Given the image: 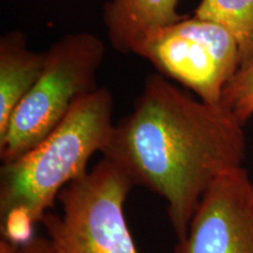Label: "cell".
I'll return each instance as SVG.
<instances>
[{
    "label": "cell",
    "instance_id": "obj_1",
    "mask_svg": "<svg viewBox=\"0 0 253 253\" xmlns=\"http://www.w3.org/2000/svg\"><path fill=\"white\" fill-rule=\"evenodd\" d=\"M244 125L223 103L196 100L166 77L147 78L131 113L114 126L103 157L134 185L166 199L177 238L218 177L243 167Z\"/></svg>",
    "mask_w": 253,
    "mask_h": 253
},
{
    "label": "cell",
    "instance_id": "obj_2",
    "mask_svg": "<svg viewBox=\"0 0 253 253\" xmlns=\"http://www.w3.org/2000/svg\"><path fill=\"white\" fill-rule=\"evenodd\" d=\"M113 95L99 87L73 104L66 118L43 141L0 172V216L12 209L27 210L41 223L60 191L86 173L96 151L112 137Z\"/></svg>",
    "mask_w": 253,
    "mask_h": 253
},
{
    "label": "cell",
    "instance_id": "obj_3",
    "mask_svg": "<svg viewBox=\"0 0 253 253\" xmlns=\"http://www.w3.org/2000/svg\"><path fill=\"white\" fill-rule=\"evenodd\" d=\"M104 53L103 41L88 32L67 34L46 50L40 78L0 135L2 163L33 149L61 123L73 104L99 88L96 73Z\"/></svg>",
    "mask_w": 253,
    "mask_h": 253
},
{
    "label": "cell",
    "instance_id": "obj_4",
    "mask_svg": "<svg viewBox=\"0 0 253 253\" xmlns=\"http://www.w3.org/2000/svg\"><path fill=\"white\" fill-rule=\"evenodd\" d=\"M132 186L107 157L66 185L58 196L61 212L41 220L55 252L138 253L123 210Z\"/></svg>",
    "mask_w": 253,
    "mask_h": 253
},
{
    "label": "cell",
    "instance_id": "obj_5",
    "mask_svg": "<svg viewBox=\"0 0 253 253\" xmlns=\"http://www.w3.org/2000/svg\"><path fill=\"white\" fill-rule=\"evenodd\" d=\"M132 53L214 106L221 103L226 84L240 68L235 37L225 27L195 15L148 33Z\"/></svg>",
    "mask_w": 253,
    "mask_h": 253
},
{
    "label": "cell",
    "instance_id": "obj_6",
    "mask_svg": "<svg viewBox=\"0 0 253 253\" xmlns=\"http://www.w3.org/2000/svg\"><path fill=\"white\" fill-rule=\"evenodd\" d=\"M175 253H253V181L244 167L211 184Z\"/></svg>",
    "mask_w": 253,
    "mask_h": 253
},
{
    "label": "cell",
    "instance_id": "obj_7",
    "mask_svg": "<svg viewBox=\"0 0 253 253\" xmlns=\"http://www.w3.org/2000/svg\"><path fill=\"white\" fill-rule=\"evenodd\" d=\"M178 0H109L104 6V24L114 48L132 53L142 38L169 26L183 17Z\"/></svg>",
    "mask_w": 253,
    "mask_h": 253
},
{
    "label": "cell",
    "instance_id": "obj_8",
    "mask_svg": "<svg viewBox=\"0 0 253 253\" xmlns=\"http://www.w3.org/2000/svg\"><path fill=\"white\" fill-rule=\"evenodd\" d=\"M46 58V52L28 48L26 37L20 31L9 32L0 40V135L40 78Z\"/></svg>",
    "mask_w": 253,
    "mask_h": 253
},
{
    "label": "cell",
    "instance_id": "obj_9",
    "mask_svg": "<svg viewBox=\"0 0 253 253\" xmlns=\"http://www.w3.org/2000/svg\"><path fill=\"white\" fill-rule=\"evenodd\" d=\"M194 15L225 27L235 37L240 67L253 58V0H201Z\"/></svg>",
    "mask_w": 253,
    "mask_h": 253
},
{
    "label": "cell",
    "instance_id": "obj_10",
    "mask_svg": "<svg viewBox=\"0 0 253 253\" xmlns=\"http://www.w3.org/2000/svg\"><path fill=\"white\" fill-rule=\"evenodd\" d=\"M221 103L243 125L253 116V58L233 75L223 91Z\"/></svg>",
    "mask_w": 253,
    "mask_h": 253
},
{
    "label": "cell",
    "instance_id": "obj_11",
    "mask_svg": "<svg viewBox=\"0 0 253 253\" xmlns=\"http://www.w3.org/2000/svg\"><path fill=\"white\" fill-rule=\"evenodd\" d=\"M1 238L23 248L34 238L36 221L25 209H12L1 217Z\"/></svg>",
    "mask_w": 253,
    "mask_h": 253
},
{
    "label": "cell",
    "instance_id": "obj_12",
    "mask_svg": "<svg viewBox=\"0 0 253 253\" xmlns=\"http://www.w3.org/2000/svg\"><path fill=\"white\" fill-rule=\"evenodd\" d=\"M20 253H56L48 238L34 237L28 244L23 246Z\"/></svg>",
    "mask_w": 253,
    "mask_h": 253
},
{
    "label": "cell",
    "instance_id": "obj_13",
    "mask_svg": "<svg viewBox=\"0 0 253 253\" xmlns=\"http://www.w3.org/2000/svg\"><path fill=\"white\" fill-rule=\"evenodd\" d=\"M21 248L12 244L8 240L1 238V243H0V253H20Z\"/></svg>",
    "mask_w": 253,
    "mask_h": 253
}]
</instances>
